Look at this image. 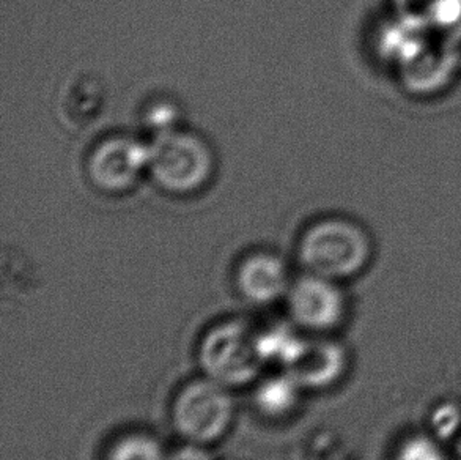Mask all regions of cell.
I'll return each mask as SVG.
<instances>
[{"label":"cell","mask_w":461,"mask_h":460,"mask_svg":"<svg viewBox=\"0 0 461 460\" xmlns=\"http://www.w3.org/2000/svg\"><path fill=\"white\" fill-rule=\"evenodd\" d=\"M375 243L364 225L348 218H324L301 236L298 257L306 273L343 282L361 276L374 261Z\"/></svg>","instance_id":"6da1fadb"},{"label":"cell","mask_w":461,"mask_h":460,"mask_svg":"<svg viewBox=\"0 0 461 460\" xmlns=\"http://www.w3.org/2000/svg\"><path fill=\"white\" fill-rule=\"evenodd\" d=\"M237 400L233 390L202 375L175 394L170 421L183 442L212 446L221 442L235 423Z\"/></svg>","instance_id":"7a4b0ae2"},{"label":"cell","mask_w":461,"mask_h":460,"mask_svg":"<svg viewBox=\"0 0 461 460\" xmlns=\"http://www.w3.org/2000/svg\"><path fill=\"white\" fill-rule=\"evenodd\" d=\"M197 361L205 377L231 390L256 383L265 367L256 328L238 318L219 322L205 331L197 347Z\"/></svg>","instance_id":"3957f363"},{"label":"cell","mask_w":461,"mask_h":460,"mask_svg":"<svg viewBox=\"0 0 461 460\" xmlns=\"http://www.w3.org/2000/svg\"><path fill=\"white\" fill-rule=\"evenodd\" d=\"M151 174L166 191L193 193L210 180L212 150L199 136L183 131L156 134L151 143Z\"/></svg>","instance_id":"277c9868"},{"label":"cell","mask_w":461,"mask_h":460,"mask_svg":"<svg viewBox=\"0 0 461 460\" xmlns=\"http://www.w3.org/2000/svg\"><path fill=\"white\" fill-rule=\"evenodd\" d=\"M290 322L306 335H332L347 324L349 299L342 282L306 273L285 297Z\"/></svg>","instance_id":"5b68a950"},{"label":"cell","mask_w":461,"mask_h":460,"mask_svg":"<svg viewBox=\"0 0 461 460\" xmlns=\"http://www.w3.org/2000/svg\"><path fill=\"white\" fill-rule=\"evenodd\" d=\"M351 369V354L330 335H306L282 371H287L304 391H328Z\"/></svg>","instance_id":"8992f818"},{"label":"cell","mask_w":461,"mask_h":460,"mask_svg":"<svg viewBox=\"0 0 461 460\" xmlns=\"http://www.w3.org/2000/svg\"><path fill=\"white\" fill-rule=\"evenodd\" d=\"M151 147L134 137H109L96 147L88 160V175L107 193H122L150 168Z\"/></svg>","instance_id":"52a82bcc"},{"label":"cell","mask_w":461,"mask_h":460,"mask_svg":"<svg viewBox=\"0 0 461 460\" xmlns=\"http://www.w3.org/2000/svg\"><path fill=\"white\" fill-rule=\"evenodd\" d=\"M292 276L282 257L267 251L246 255L235 273L237 290L250 305L268 306L285 299Z\"/></svg>","instance_id":"ba28073f"},{"label":"cell","mask_w":461,"mask_h":460,"mask_svg":"<svg viewBox=\"0 0 461 460\" xmlns=\"http://www.w3.org/2000/svg\"><path fill=\"white\" fill-rule=\"evenodd\" d=\"M254 385L252 402L263 418L282 421L300 409L304 388L287 371L260 377Z\"/></svg>","instance_id":"9c48e42d"},{"label":"cell","mask_w":461,"mask_h":460,"mask_svg":"<svg viewBox=\"0 0 461 460\" xmlns=\"http://www.w3.org/2000/svg\"><path fill=\"white\" fill-rule=\"evenodd\" d=\"M167 455L158 437L145 430H131L109 445L104 460H167Z\"/></svg>","instance_id":"30bf717a"},{"label":"cell","mask_w":461,"mask_h":460,"mask_svg":"<svg viewBox=\"0 0 461 460\" xmlns=\"http://www.w3.org/2000/svg\"><path fill=\"white\" fill-rule=\"evenodd\" d=\"M393 460H450L446 442L429 430L410 432L393 448Z\"/></svg>","instance_id":"8fae6325"},{"label":"cell","mask_w":461,"mask_h":460,"mask_svg":"<svg viewBox=\"0 0 461 460\" xmlns=\"http://www.w3.org/2000/svg\"><path fill=\"white\" fill-rule=\"evenodd\" d=\"M460 428V404H456L454 400H441L431 409L430 417L427 419V430L433 436L446 442L450 437L456 436Z\"/></svg>","instance_id":"7c38bea8"},{"label":"cell","mask_w":461,"mask_h":460,"mask_svg":"<svg viewBox=\"0 0 461 460\" xmlns=\"http://www.w3.org/2000/svg\"><path fill=\"white\" fill-rule=\"evenodd\" d=\"M167 460H214L210 446L199 443L183 442L178 448L172 449Z\"/></svg>","instance_id":"4fadbf2b"},{"label":"cell","mask_w":461,"mask_h":460,"mask_svg":"<svg viewBox=\"0 0 461 460\" xmlns=\"http://www.w3.org/2000/svg\"><path fill=\"white\" fill-rule=\"evenodd\" d=\"M175 118H176V114H175L174 107L170 105H158L151 109L149 124L153 130H156V134H161L166 131L174 130Z\"/></svg>","instance_id":"5bb4252c"},{"label":"cell","mask_w":461,"mask_h":460,"mask_svg":"<svg viewBox=\"0 0 461 460\" xmlns=\"http://www.w3.org/2000/svg\"><path fill=\"white\" fill-rule=\"evenodd\" d=\"M460 455H461V446H460Z\"/></svg>","instance_id":"9a60e30c"}]
</instances>
